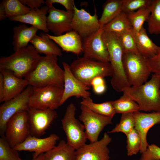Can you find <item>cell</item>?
<instances>
[{"label":"cell","mask_w":160,"mask_h":160,"mask_svg":"<svg viewBox=\"0 0 160 160\" xmlns=\"http://www.w3.org/2000/svg\"><path fill=\"white\" fill-rule=\"evenodd\" d=\"M30 43L39 53L45 55H55L60 57L62 55L61 50L56 43L49 38L47 33H41L40 36L36 34Z\"/></svg>","instance_id":"cb8c5ba5"},{"label":"cell","mask_w":160,"mask_h":160,"mask_svg":"<svg viewBox=\"0 0 160 160\" xmlns=\"http://www.w3.org/2000/svg\"><path fill=\"white\" fill-rule=\"evenodd\" d=\"M2 2L8 18L24 15L31 11V9L22 3L20 0H4Z\"/></svg>","instance_id":"d6a6232c"},{"label":"cell","mask_w":160,"mask_h":160,"mask_svg":"<svg viewBox=\"0 0 160 160\" xmlns=\"http://www.w3.org/2000/svg\"><path fill=\"white\" fill-rule=\"evenodd\" d=\"M112 102L116 113L122 114L140 111L137 104L124 93L119 98Z\"/></svg>","instance_id":"1f68e13d"},{"label":"cell","mask_w":160,"mask_h":160,"mask_svg":"<svg viewBox=\"0 0 160 160\" xmlns=\"http://www.w3.org/2000/svg\"><path fill=\"white\" fill-rule=\"evenodd\" d=\"M152 0H123L122 12L128 13L150 6Z\"/></svg>","instance_id":"74e56055"},{"label":"cell","mask_w":160,"mask_h":160,"mask_svg":"<svg viewBox=\"0 0 160 160\" xmlns=\"http://www.w3.org/2000/svg\"><path fill=\"white\" fill-rule=\"evenodd\" d=\"M43 154L44 153H42L40 155L37 157L35 158H33L31 160H43ZM20 160H23L21 159Z\"/></svg>","instance_id":"bcb514c9"},{"label":"cell","mask_w":160,"mask_h":160,"mask_svg":"<svg viewBox=\"0 0 160 160\" xmlns=\"http://www.w3.org/2000/svg\"><path fill=\"white\" fill-rule=\"evenodd\" d=\"M140 160H160V147L155 144L149 145Z\"/></svg>","instance_id":"f35d334b"},{"label":"cell","mask_w":160,"mask_h":160,"mask_svg":"<svg viewBox=\"0 0 160 160\" xmlns=\"http://www.w3.org/2000/svg\"><path fill=\"white\" fill-rule=\"evenodd\" d=\"M41 56L32 44L0 58V69L9 71L17 77L24 78L35 68Z\"/></svg>","instance_id":"277c9868"},{"label":"cell","mask_w":160,"mask_h":160,"mask_svg":"<svg viewBox=\"0 0 160 160\" xmlns=\"http://www.w3.org/2000/svg\"><path fill=\"white\" fill-rule=\"evenodd\" d=\"M147 22L150 34H160V0H152L151 13Z\"/></svg>","instance_id":"4dcf8cb0"},{"label":"cell","mask_w":160,"mask_h":160,"mask_svg":"<svg viewBox=\"0 0 160 160\" xmlns=\"http://www.w3.org/2000/svg\"><path fill=\"white\" fill-rule=\"evenodd\" d=\"M74 76L85 86L90 87L92 80L97 77L111 76L113 70L109 62H103L84 57L73 60L70 65Z\"/></svg>","instance_id":"5b68a950"},{"label":"cell","mask_w":160,"mask_h":160,"mask_svg":"<svg viewBox=\"0 0 160 160\" xmlns=\"http://www.w3.org/2000/svg\"><path fill=\"white\" fill-rule=\"evenodd\" d=\"M38 30L33 26L28 27L23 24L15 27L13 29L12 42L15 52L27 47L28 43L36 34Z\"/></svg>","instance_id":"603a6c76"},{"label":"cell","mask_w":160,"mask_h":160,"mask_svg":"<svg viewBox=\"0 0 160 160\" xmlns=\"http://www.w3.org/2000/svg\"><path fill=\"white\" fill-rule=\"evenodd\" d=\"M135 121V129L140 138V152L142 153L147 149L149 144L147 139L149 130L153 126L160 124V112L145 113L138 111L133 113Z\"/></svg>","instance_id":"d6986e66"},{"label":"cell","mask_w":160,"mask_h":160,"mask_svg":"<svg viewBox=\"0 0 160 160\" xmlns=\"http://www.w3.org/2000/svg\"><path fill=\"white\" fill-rule=\"evenodd\" d=\"M76 111L74 105L70 104L61 122L66 136L67 143L76 150L86 144L87 138L84 125L75 117Z\"/></svg>","instance_id":"52a82bcc"},{"label":"cell","mask_w":160,"mask_h":160,"mask_svg":"<svg viewBox=\"0 0 160 160\" xmlns=\"http://www.w3.org/2000/svg\"><path fill=\"white\" fill-rule=\"evenodd\" d=\"M109 52V63L113 73L111 81L113 88L118 92H123L131 87L126 76L123 68V49L117 35L114 33L103 31L102 35Z\"/></svg>","instance_id":"7a4b0ae2"},{"label":"cell","mask_w":160,"mask_h":160,"mask_svg":"<svg viewBox=\"0 0 160 160\" xmlns=\"http://www.w3.org/2000/svg\"><path fill=\"white\" fill-rule=\"evenodd\" d=\"M27 112L31 135L37 137L44 134L58 116L55 110L30 108Z\"/></svg>","instance_id":"5bb4252c"},{"label":"cell","mask_w":160,"mask_h":160,"mask_svg":"<svg viewBox=\"0 0 160 160\" xmlns=\"http://www.w3.org/2000/svg\"><path fill=\"white\" fill-rule=\"evenodd\" d=\"M80 109L79 119L83 123L87 139L90 143L97 141L104 128L112 123V118L96 113L83 105Z\"/></svg>","instance_id":"8fae6325"},{"label":"cell","mask_w":160,"mask_h":160,"mask_svg":"<svg viewBox=\"0 0 160 160\" xmlns=\"http://www.w3.org/2000/svg\"><path fill=\"white\" fill-rule=\"evenodd\" d=\"M71 26L73 30L76 32L82 39L98 31L101 28L97 10L95 7V14L92 15L84 9H78L75 4Z\"/></svg>","instance_id":"7c38bea8"},{"label":"cell","mask_w":160,"mask_h":160,"mask_svg":"<svg viewBox=\"0 0 160 160\" xmlns=\"http://www.w3.org/2000/svg\"><path fill=\"white\" fill-rule=\"evenodd\" d=\"M127 152L129 156H131L140 152L141 140L140 136L134 128L127 135Z\"/></svg>","instance_id":"8d00e7d4"},{"label":"cell","mask_w":160,"mask_h":160,"mask_svg":"<svg viewBox=\"0 0 160 160\" xmlns=\"http://www.w3.org/2000/svg\"><path fill=\"white\" fill-rule=\"evenodd\" d=\"M102 28L103 31L113 33L117 35L133 30L126 14L123 12Z\"/></svg>","instance_id":"83f0119b"},{"label":"cell","mask_w":160,"mask_h":160,"mask_svg":"<svg viewBox=\"0 0 160 160\" xmlns=\"http://www.w3.org/2000/svg\"><path fill=\"white\" fill-rule=\"evenodd\" d=\"M122 62L126 76L131 86L141 85L147 82L151 73L148 59L139 52L124 53Z\"/></svg>","instance_id":"8992f818"},{"label":"cell","mask_w":160,"mask_h":160,"mask_svg":"<svg viewBox=\"0 0 160 160\" xmlns=\"http://www.w3.org/2000/svg\"><path fill=\"white\" fill-rule=\"evenodd\" d=\"M33 91V87L28 85L19 95L4 102L0 106V135H4L9 120L17 113L27 111L30 108L29 100Z\"/></svg>","instance_id":"9c48e42d"},{"label":"cell","mask_w":160,"mask_h":160,"mask_svg":"<svg viewBox=\"0 0 160 160\" xmlns=\"http://www.w3.org/2000/svg\"><path fill=\"white\" fill-rule=\"evenodd\" d=\"M160 76L153 74L142 85L132 86L123 92L136 102L140 111L160 112Z\"/></svg>","instance_id":"3957f363"},{"label":"cell","mask_w":160,"mask_h":160,"mask_svg":"<svg viewBox=\"0 0 160 160\" xmlns=\"http://www.w3.org/2000/svg\"><path fill=\"white\" fill-rule=\"evenodd\" d=\"M49 7L47 26L55 36H59L73 30L71 23L74 11L56 9L52 5Z\"/></svg>","instance_id":"2e32d148"},{"label":"cell","mask_w":160,"mask_h":160,"mask_svg":"<svg viewBox=\"0 0 160 160\" xmlns=\"http://www.w3.org/2000/svg\"><path fill=\"white\" fill-rule=\"evenodd\" d=\"M102 28L90 36L83 39V57L96 61L109 62L107 48L102 39Z\"/></svg>","instance_id":"9a60e30c"},{"label":"cell","mask_w":160,"mask_h":160,"mask_svg":"<svg viewBox=\"0 0 160 160\" xmlns=\"http://www.w3.org/2000/svg\"><path fill=\"white\" fill-rule=\"evenodd\" d=\"M80 103L81 105L84 106L93 112L98 114L113 118L116 113L112 101L97 103L94 102L89 97L86 98H82Z\"/></svg>","instance_id":"f1b7e54d"},{"label":"cell","mask_w":160,"mask_h":160,"mask_svg":"<svg viewBox=\"0 0 160 160\" xmlns=\"http://www.w3.org/2000/svg\"><path fill=\"white\" fill-rule=\"evenodd\" d=\"M112 140L105 132L100 140L84 144L76 150V160H109L110 151L108 145Z\"/></svg>","instance_id":"4fadbf2b"},{"label":"cell","mask_w":160,"mask_h":160,"mask_svg":"<svg viewBox=\"0 0 160 160\" xmlns=\"http://www.w3.org/2000/svg\"><path fill=\"white\" fill-rule=\"evenodd\" d=\"M20 1L31 9L39 8L42 4L45 3V1L44 0H20Z\"/></svg>","instance_id":"b9f144b4"},{"label":"cell","mask_w":160,"mask_h":160,"mask_svg":"<svg viewBox=\"0 0 160 160\" xmlns=\"http://www.w3.org/2000/svg\"><path fill=\"white\" fill-rule=\"evenodd\" d=\"M159 93H160V92H159Z\"/></svg>","instance_id":"7dc6e473"},{"label":"cell","mask_w":160,"mask_h":160,"mask_svg":"<svg viewBox=\"0 0 160 160\" xmlns=\"http://www.w3.org/2000/svg\"><path fill=\"white\" fill-rule=\"evenodd\" d=\"M4 82L3 75L0 72V102H2L4 92Z\"/></svg>","instance_id":"ee69618b"},{"label":"cell","mask_w":160,"mask_h":160,"mask_svg":"<svg viewBox=\"0 0 160 160\" xmlns=\"http://www.w3.org/2000/svg\"><path fill=\"white\" fill-rule=\"evenodd\" d=\"M47 35L64 51L71 52L77 55L83 52V39L73 30L59 36H53L48 33Z\"/></svg>","instance_id":"44dd1931"},{"label":"cell","mask_w":160,"mask_h":160,"mask_svg":"<svg viewBox=\"0 0 160 160\" xmlns=\"http://www.w3.org/2000/svg\"><path fill=\"white\" fill-rule=\"evenodd\" d=\"M123 0H108L103 5V11L99 20L101 28L122 12Z\"/></svg>","instance_id":"4316f807"},{"label":"cell","mask_w":160,"mask_h":160,"mask_svg":"<svg viewBox=\"0 0 160 160\" xmlns=\"http://www.w3.org/2000/svg\"><path fill=\"white\" fill-rule=\"evenodd\" d=\"M151 4L135 12L126 13L135 34L138 33L142 29L144 23L148 20L151 13Z\"/></svg>","instance_id":"f546056e"},{"label":"cell","mask_w":160,"mask_h":160,"mask_svg":"<svg viewBox=\"0 0 160 160\" xmlns=\"http://www.w3.org/2000/svg\"><path fill=\"white\" fill-rule=\"evenodd\" d=\"M137 47L139 52L147 59L155 56L160 49L149 38L144 27L137 33L135 34Z\"/></svg>","instance_id":"d4e9b609"},{"label":"cell","mask_w":160,"mask_h":160,"mask_svg":"<svg viewBox=\"0 0 160 160\" xmlns=\"http://www.w3.org/2000/svg\"><path fill=\"white\" fill-rule=\"evenodd\" d=\"M76 150L64 140L43 154L44 160H76Z\"/></svg>","instance_id":"484cf974"},{"label":"cell","mask_w":160,"mask_h":160,"mask_svg":"<svg viewBox=\"0 0 160 160\" xmlns=\"http://www.w3.org/2000/svg\"><path fill=\"white\" fill-rule=\"evenodd\" d=\"M4 82V92L2 102L9 100L20 94L29 85L25 79L15 76L11 71L0 69Z\"/></svg>","instance_id":"ffe728a7"},{"label":"cell","mask_w":160,"mask_h":160,"mask_svg":"<svg viewBox=\"0 0 160 160\" xmlns=\"http://www.w3.org/2000/svg\"><path fill=\"white\" fill-rule=\"evenodd\" d=\"M31 135L27 111L18 112L8 122L4 135L11 147L14 148Z\"/></svg>","instance_id":"30bf717a"},{"label":"cell","mask_w":160,"mask_h":160,"mask_svg":"<svg viewBox=\"0 0 160 160\" xmlns=\"http://www.w3.org/2000/svg\"><path fill=\"white\" fill-rule=\"evenodd\" d=\"M48 9L49 7L46 5L41 8L31 9V11L25 15L11 17L9 19L12 21L31 24L38 30L47 33L49 31L47 23V15L48 13Z\"/></svg>","instance_id":"7402d4cb"},{"label":"cell","mask_w":160,"mask_h":160,"mask_svg":"<svg viewBox=\"0 0 160 160\" xmlns=\"http://www.w3.org/2000/svg\"><path fill=\"white\" fill-rule=\"evenodd\" d=\"M135 121L133 113H128L121 114L119 123L108 133L121 132L126 136L135 128Z\"/></svg>","instance_id":"836d02e7"},{"label":"cell","mask_w":160,"mask_h":160,"mask_svg":"<svg viewBox=\"0 0 160 160\" xmlns=\"http://www.w3.org/2000/svg\"><path fill=\"white\" fill-rule=\"evenodd\" d=\"M117 35L122 45L124 53L139 52L137 47L135 34L132 30Z\"/></svg>","instance_id":"e575fe53"},{"label":"cell","mask_w":160,"mask_h":160,"mask_svg":"<svg viewBox=\"0 0 160 160\" xmlns=\"http://www.w3.org/2000/svg\"><path fill=\"white\" fill-rule=\"evenodd\" d=\"M57 61L56 55L41 56L35 68L24 79L33 87L52 85L64 88V72Z\"/></svg>","instance_id":"6da1fadb"},{"label":"cell","mask_w":160,"mask_h":160,"mask_svg":"<svg viewBox=\"0 0 160 160\" xmlns=\"http://www.w3.org/2000/svg\"><path fill=\"white\" fill-rule=\"evenodd\" d=\"M148 62L151 73L160 76V49L155 56L148 59Z\"/></svg>","instance_id":"ab89813d"},{"label":"cell","mask_w":160,"mask_h":160,"mask_svg":"<svg viewBox=\"0 0 160 160\" xmlns=\"http://www.w3.org/2000/svg\"><path fill=\"white\" fill-rule=\"evenodd\" d=\"M63 88L49 85L33 87L29 100L30 107L40 109H57L60 106Z\"/></svg>","instance_id":"ba28073f"},{"label":"cell","mask_w":160,"mask_h":160,"mask_svg":"<svg viewBox=\"0 0 160 160\" xmlns=\"http://www.w3.org/2000/svg\"><path fill=\"white\" fill-rule=\"evenodd\" d=\"M94 92L97 94H101L103 93L106 90L105 83H100L92 86Z\"/></svg>","instance_id":"7bdbcfd3"},{"label":"cell","mask_w":160,"mask_h":160,"mask_svg":"<svg viewBox=\"0 0 160 160\" xmlns=\"http://www.w3.org/2000/svg\"><path fill=\"white\" fill-rule=\"evenodd\" d=\"M0 138V160H20L18 151L11 148L4 135Z\"/></svg>","instance_id":"d590c367"},{"label":"cell","mask_w":160,"mask_h":160,"mask_svg":"<svg viewBox=\"0 0 160 160\" xmlns=\"http://www.w3.org/2000/svg\"><path fill=\"white\" fill-rule=\"evenodd\" d=\"M58 3L63 5L68 11H74L75 4L73 0H47L45 4L47 6L52 5L53 4Z\"/></svg>","instance_id":"60d3db41"},{"label":"cell","mask_w":160,"mask_h":160,"mask_svg":"<svg viewBox=\"0 0 160 160\" xmlns=\"http://www.w3.org/2000/svg\"><path fill=\"white\" fill-rule=\"evenodd\" d=\"M59 139V137L55 134L42 138L30 135L23 142L13 148L17 151L34 152L33 156L35 158L54 148Z\"/></svg>","instance_id":"ac0fdd59"},{"label":"cell","mask_w":160,"mask_h":160,"mask_svg":"<svg viewBox=\"0 0 160 160\" xmlns=\"http://www.w3.org/2000/svg\"><path fill=\"white\" fill-rule=\"evenodd\" d=\"M62 65L64 72V85L60 106L71 97L82 98L90 97L91 93L88 91L90 87L84 85L74 76L68 63L64 62Z\"/></svg>","instance_id":"e0dca14e"},{"label":"cell","mask_w":160,"mask_h":160,"mask_svg":"<svg viewBox=\"0 0 160 160\" xmlns=\"http://www.w3.org/2000/svg\"><path fill=\"white\" fill-rule=\"evenodd\" d=\"M7 17L5 8L2 2L0 4V20H4Z\"/></svg>","instance_id":"f6af8a7d"}]
</instances>
